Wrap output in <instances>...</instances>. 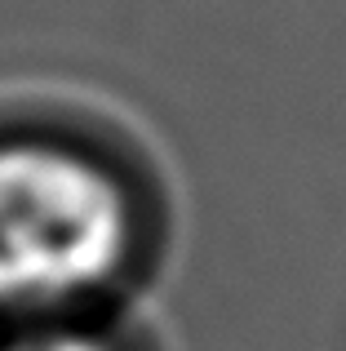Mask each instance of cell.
Masks as SVG:
<instances>
[{"instance_id":"obj_1","label":"cell","mask_w":346,"mask_h":351,"mask_svg":"<svg viewBox=\"0 0 346 351\" xmlns=\"http://www.w3.org/2000/svg\"><path fill=\"white\" fill-rule=\"evenodd\" d=\"M129 249V196L103 165L53 143H0V311L89 298Z\"/></svg>"},{"instance_id":"obj_2","label":"cell","mask_w":346,"mask_h":351,"mask_svg":"<svg viewBox=\"0 0 346 351\" xmlns=\"http://www.w3.org/2000/svg\"><path fill=\"white\" fill-rule=\"evenodd\" d=\"M0 351H111V347L94 334H80V329H31V334L0 343Z\"/></svg>"}]
</instances>
